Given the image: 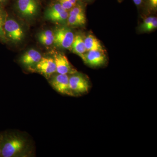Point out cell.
Wrapping results in <instances>:
<instances>
[{"mask_svg":"<svg viewBox=\"0 0 157 157\" xmlns=\"http://www.w3.org/2000/svg\"><path fill=\"white\" fill-rule=\"evenodd\" d=\"M27 148V141L24 137L15 134H9L3 137L1 156H22Z\"/></svg>","mask_w":157,"mask_h":157,"instance_id":"6da1fadb","label":"cell"},{"mask_svg":"<svg viewBox=\"0 0 157 157\" xmlns=\"http://www.w3.org/2000/svg\"><path fill=\"white\" fill-rule=\"evenodd\" d=\"M69 11L57 2L51 5L45 13V19L58 25L67 24Z\"/></svg>","mask_w":157,"mask_h":157,"instance_id":"7a4b0ae2","label":"cell"},{"mask_svg":"<svg viewBox=\"0 0 157 157\" xmlns=\"http://www.w3.org/2000/svg\"><path fill=\"white\" fill-rule=\"evenodd\" d=\"M54 34V41L53 44L56 47L71 50L75 37L73 31L67 27L60 26L56 29Z\"/></svg>","mask_w":157,"mask_h":157,"instance_id":"3957f363","label":"cell"},{"mask_svg":"<svg viewBox=\"0 0 157 157\" xmlns=\"http://www.w3.org/2000/svg\"><path fill=\"white\" fill-rule=\"evenodd\" d=\"M4 31L7 40L14 43L21 42L25 37L23 29L16 20L8 17L4 25Z\"/></svg>","mask_w":157,"mask_h":157,"instance_id":"277c9868","label":"cell"},{"mask_svg":"<svg viewBox=\"0 0 157 157\" xmlns=\"http://www.w3.org/2000/svg\"><path fill=\"white\" fill-rule=\"evenodd\" d=\"M16 9L21 17L30 20L36 17L39 12L38 0H17Z\"/></svg>","mask_w":157,"mask_h":157,"instance_id":"5b68a950","label":"cell"},{"mask_svg":"<svg viewBox=\"0 0 157 157\" xmlns=\"http://www.w3.org/2000/svg\"><path fill=\"white\" fill-rule=\"evenodd\" d=\"M69 85L73 95L87 92L90 84L88 79L84 75L77 72L71 74L69 77Z\"/></svg>","mask_w":157,"mask_h":157,"instance_id":"8992f818","label":"cell"},{"mask_svg":"<svg viewBox=\"0 0 157 157\" xmlns=\"http://www.w3.org/2000/svg\"><path fill=\"white\" fill-rule=\"evenodd\" d=\"M69 15L67 21L68 26L71 27L81 26L86 22L83 3L78 1L77 4L69 11Z\"/></svg>","mask_w":157,"mask_h":157,"instance_id":"52a82bcc","label":"cell"},{"mask_svg":"<svg viewBox=\"0 0 157 157\" xmlns=\"http://www.w3.org/2000/svg\"><path fill=\"white\" fill-rule=\"evenodd\" d=\"M69 77L68 74H59L52 75L49 82L51 86L57 92L63 94L73 96L69 85Z\"/></svg>","mask_w":157,"mask_h":157,"instance_id":"ba28073f","label":"cell"},{"mask_svg":"<svg viewBox=\"0 0 157 157\" xmlns=\"http://www.w3.org/2000/svg\"><path fill=\"white\" fill-rule=\"evenodd\" d=\"M42 74L47 79L56 73V66L53 58L42 57L40 61L32 70Z\"/></svg>","mask_w":157,"mask_h":157,"instance_id":"9c48e42d","label":"cell"},{"mask_svg":"<svg viewBox=\"0 0 157 157\" xmlns=\"http://www.w3.org/2000/svg\"><path fill=\"white\" fill-rule=\"evenodd\" d=\"M80 57L85 63L91 67H101L107 61L104 50L89 51Z\"/></svg>","mask_w":157,"mask_h":157,"instance_id":"30bf717a","label":"cell"},{"mask_svg":"<svg viewBox=\"0 0 157 157\" xmlns=\"http://www.w3.org/2000/svg\"><path fill=\"white\" fill-rule=\"evenodd\" d=\"M53 58L56 66L57 73L71 75L77 72L64 54L56 52L54 55Z\"/></svg>","mask_w":157,"mask_h":157,"instance_id":"8fae6325","label":"cell"},{"mask_svg":"<svg viewBox=\"0 0 157 157\" xmlns=\"http://www.w3.org/2000/svg\"><path fill=\"white\" fill-rule=\"evenodd\" d=\"M42 57L41 53L34 48L29 49L21 57L20 62L25 67L31 71Z\"/></svg>","mask_w":157,"mask_h":157,"instance_id":"7c38bea8","label":"cell"},{"mask_svg":"<svg viewBox=\"0 0 157 157\" xmlns=\"http://www.w3.org/2000/svg\"><path fill=\"white\" fill-rule=\"evenodd\" d=\"M71 50L73 53L79 56L86 52V49L85 45L84 39L80 35H77L74 37Z\"/></svg>","mask_w":157,"mask_h":157,"instance_id":"4fadbf2b","label":"cell"},{"mask_svg":"<svg viewBox=\"0 0 157 157\" xmlns=\"http://www.w3.org/2000/svg\"><path fill=\"white\" fill-rule=\"evenodd\" d=\"M86 51L104 50L100 40L93 35H88L84 39Z\"/></svg>","mask_w":157,"mask_h":157,"instance_id":"5bb4252c","label":"cell"},{"mask_svg":"<svg viewBox=\"0 0 157 157\" xmlns=\"http://www.w3.org/2000/svg\"><path fill=\"white\" fill-rule=\"evenodd\" d=\"M38 41L42 45L50 46L52 45L54 41V32L51 30H45L40 32L38 34Z\"/></svg>","mask_w":157,"mask_h":157,"instance_id":"9a60e30c","label":"cell"},{"mask_svg":"<svg viewBox=\"0 0 157 157\" xmlns=\"http://www.w3.org/2000/svg\"><path fill=\"white\" fill-rule=\"evenodd\" d=\"M8 17L6 10L0 5V41L4 42L8 41L4 31V25Z\"/></svg>","mask_w":157,"mask_h":157,"instance_id":"2e32d148","label":"cell"},{"mask_svg":"<svg viewBox=\"0 0 157 157\" xmlns=\"http://www.w3.org/2000/svg\"><path fill=\"white\" fill-rule=\"evenodd\" d=\"M80 0H57L63 8L67 11H70Z\"/></svg>","mask_w":157,"mask_h":157,"instance_id":"e0dca14e","label":"cell"},{"mask_svg":"<svg viewBox=\"0 0 157 157\" xmlns=\"http://www.w3.org/2000/svg\"><path fill=\"white\" fill-rule=\"evenodd\" d=\"M157 28V18L156 17H155L154 19L150 23L149 25L144 29L142 32H150L154 30Z\"/></svg>","mask_w":157,"mask_h":157,"instance_id":"ac0fdd59","label":"cell"},{"mask_svg":"<svg viewBox=\"0 0 157 157\" xmlns=\"http://www.w3.org/2000/svg\"><path fill=\"white\" fill-rule=\"evenodd\" d=\"M155 17L151 16V17H148L145 18L144 21L141 26H140V30L143 31L150 24V23L154 19Z\"/></svg>","mask_w":157,"mask_h":157,"instance_id":"d6986e66","label":"cell"},{"mask_svg":"<svg viewBox=\"0 0 157 157\" xmlns=\"http://www.w3.org/2000/svg\"><path fill=\"white\" fill-rule=\"evenodd\" d=\"M149 4L152 9H155L157 8V0H148Z\"/></svg>","mask_w":157,"mask_h":157,"instance_id":"ffe728a7","label":"cell"},{"mask_svg":"<svg viewBox=\"0 0 157 157\" xmlns=\"http://www.w3.org/2000/svg\"><path fill=\"white\" fill-rule=\"evenodd\" d=\"M133 1L135 5L137 6H140L143 2V0H133Z\"/></svg>","mask_w":157,"mask_h":157,"instance_id":"44dd1931","label":"cell"},{"mask_svg":"<svg viewBox=\"0 0 157 157\" xmlns=\"http://www.w3.org/2000/svg\"><path fill=\"white\" fill-rule=\"evenodd\" d=\"M3 136L2 135H0V156H1L2 155V141H3Z\"/></svg>","mask_w":157,"mask_h":157,"instance_id":"7402d4cb","label":"cell"},{"mask_svg":"<svg viewBox=\"0 0 157 157\" xmlns=\"http://www.w3.org/2000/svg\"><path fill=\"white\" fill-rule=\"evenodd\" d=\"M85 2H86L90 3L91 2H93V1H94V0H83Z\"/></svg>","mask_w":157,"mask_h":157,"instance_id":"603a6c76","label":"cell"},{"mask_svg":"<svg viewBox=\"0 0 157 157\" xmlns=\"http://www.w3.org/2000/svg\"><path fill=\"white\" fill-rule=\"evenodd\" d=\"M6 1V0H0V2H4Z\"/></svg>","mask_w":157,"mask_h":157,"instance_id":"cb8c5ba5","label":"cell"},{"mask_svg":"<svg viewBox=\"0 0 157 157\" xmlns=\"http://www.w3.org/2000/svg\"><path fill=\"white\" fill-rule=\"evenodd\" d=\"M119 1H121V0H119Z\"/></svg>","mask_w":157,"mask_h":157,"instance_id":"d4e9b609","label":"cell"}]
</instances>
